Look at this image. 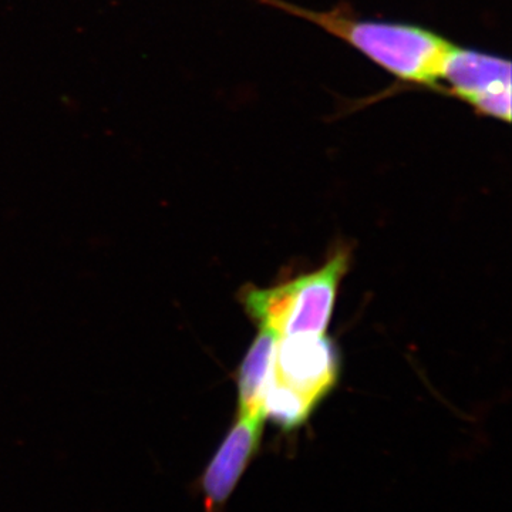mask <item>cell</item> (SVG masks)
<instances>
[{"mask_svg": "<svg viewBox=\"0 0 512 512\" xmlns=\"http://www.w3.org/2000/svg\"><path fill=\"white\" fill-rule=\"evenodd\" d=\"M340 355L325 335L281 336L269 380L282 384L318 409L339 382Z\"/></svg>", "mask_w": 512, "mask_h": 512, "instance_id": "cell-4", "label": "cell"}, {"mask_svg": "<svg viewBox=\"0 0 512 512\" xmlns=\"http://www.w3.org/2000/svg\"><path fill=\"white\" fill-rule=\"evenodd\" d=\"M264 423L262 416L237 414V420L221 441L200 478L205 511L218 512L227 504L261 448Z\"/></svg>", "mask_w": 512, "mask_h": 512, "instance_id": "cell-5", "label": "cell"}, {"mask_svg": "<svg viewBox=\"0 0 512 512\" xmlns=\"http://www.w3.org/2000/svg\"><path fill=\"white\" fill-rule=\"evenodd\" d=\"M511 62L456 46L441 79V93L463 101L478 116L511 121Z\"/></svg>", "mask_w": 512, "mask_h": 512, "instance_id": "cell-3", "label": "cell"}, {"mask_svg": "<svg viewBox=\"0 0 512 512\" xmlns=\"http://www.w3.org/2000/svg\"><path fill=\"white\" fill-rule=\"evenodd\" d=\"M258 2L319 26L329 35L348 43L400 82L441 92L444 69L457 45L439 33L410 23L360 19L343 3L318 12L285 0Z\"/></svg>", "mask_w": 512, "mask_h": 512, "instance_id": "cell-1", "label": "cell"}, {"mask_svg": "<svg viewBox=\"0 0 512 512\" xmlns=\"http://www.w3.org/2000/svg\"><path fill=\"white\" fill-rule=\"evenodd\" d=\"M278 339L279 336L272 330L259 328L258 336L242 360L238 372L239 416L264 417L262 397L271 376Z\"/></svg>", "mask_w": 512, "mask_h": 512, "instance_id": "cell-6", "label": "cell"}, {"mask_svg": "<svg viewBox=\"0 0 512 512\" xmlns=\"http://www.w3.org/2000/svg\"><path fill=\"white\" fill-rule=\"evenodd\" d=\"M350 252L339 249L318 271L274 288H248L242 303L259 328L276 335H325Z\"/></svg>", "mask_w": 512, "mask_h": 512, "instance_id": "cell-2", "label": "cell"}]
</instances>
